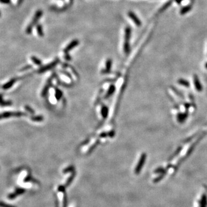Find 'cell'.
<instances>
[{"instance_id": "1", "label": "cell", "mask_w": 207, "mask_h": 207, "mask_svg": "<svg viewBox=\"0 0 207 207\" xmlns=\"http://www.w3.org/2000/svg\"><path fill=\"white\" fill-rule=\"evenodd\" d=\"M42 14H43V11L42 10H38L36 11L34 15V18H33V20H32V21L31 22L29 25L28 26L27 28H26V30H25L26 34L28 35H29L31 34L33 28H34V26L36 25V24L38 23V22L39 21V20L40 18L42 16Z\"/></svg>"}, {"instance_id": "2", "label": "cell", "mask_w": 207, "mask_h": 207, "mask_svg": "<svg viewBox=\"0 0 207 207\" xmlns=\"http://www.w3.org/2000/svg\"><path fill=\"white\" fill-rule=\"evenodd\" d=\"M146 158H147L146 153H142V155H140L139 160L138 163L137 164H136L135 169V173L136 174H139L141 172L142 168L143 167V166L145 164L146 160Z\"/></svg>"}, {"instance_id": "3", "label": "cell", "mask_w": 207, "mask_h": 207, "mask_svg": "<svg viewBox=\"0 0 207 207\" xmlns=\"http://www.w3.org/2000/svg\"><path fill=\"white\" fill-rule=\"evenodd\" d=\"M193 82L194 85H195V88L198 92H201L203 89V86L201 85L200 79L199 78L198 76L196 74H195L193 75Z\"/></svg>"}, {"instance_id": "4", "label": "cell", "mask_w": 207, "mask_h": 207, "mask_svg": "<svg viewBox=\"0 0 207 207\" xmlns=\"http://www.w3.org/2000/svg\"><path fill=\"white\" fill-rule=\"evenodd\" d=\"M79 40H73V41H71V43H70L67 46V47H66L65 49H64V52L67 53L68 52H69L71 50H72L74 48H75L76 46L78 45V44H79Z\"/></svg>"}, {"instance_id": "5", "label": "cell", "mask_w": 207, "mask_h": 207, "mask_svg": "<svg viewBox=\"0 0 207 207\" xmlns=\"http://www.w3.org/2000/svg\"><path fill=\"white\" fill-rule=\"evenodd\" d=\"M128 15L129 17L131 18V20L134 22L135 24L136 25L139 26V27L142 24L141 21H140V20L139 19V18L136 16V14H135L134 12L130 11V12H129L128 13Z\"/></svg>"}, {"instance_id": "6", "label": "cell", "mask_w": 207, "mask_h": 207, "mask_svg": "<svg viewBox=\"0 0 207 207\" xmlns=\"http://www.w3.org/2000/svg\"><path fill=\"white\" fill-rule=\"evenodd\" d=\"M188 117V113L187 112L180 113H178L177 116V121L180 123H183L185 121Z\"/></svg>"}, {"instance_id": "7", "label": "cell", "mask_w": 207, "mask_h": 207, "mask_svg": "<svg viewBox=\"0 0 207 207\" xmlns=\"http://www.w3.org/2000/svg\"><path fill=\"white\" fill-rule=\"evenodd\" d=\"M199 207H207V195L206 192L203 194L201 200L199 201Z\"/></svg>"}, {"instance_id": "8", "label": "cell", "mask_w": 207, "mask_h": 207, "mask_svg": "<svg viewBox=\"0 0 207 207\" xmlns=\"http://www.w3.org/2000/svg\"><path fill=\"white\" fill-rule=\"evenodd\" d=\"M131 35V28L130 27H127L125 29V42L129 43V40Z\"/></svg>"}, {"instance_id": "9", "label": "cell", "mask_w": 207, "mask_h": 207, "mask_svg": "<svg viewBox=\"0 0 207 207\" xmlns=\"http://www.w3.org/2000/svg\"><path fill=\"white\" fill-rule=\"evenodd\" d=\"M21 115H22V113L20 112H16V113L5 112L4 113L2 114L1 118L8 117H11V116H21Z\"/></svg>"}, {"instance_id": "10", "label": "cell", "mask_w": 207, "mask_h": 207, "mask_svg": "<svg viewBox=\"0 0 207 207\" xmlns=\"http://www.w3.org/2000/svg\"><path fill=\"white\" fill-rule=\"evenodd\" d=\"M24 192H25V190L23 189H17L14 193L9 195L8 197H9V199H14V197H15L16 196H17V195H21V194L23 193Z\"/></svg>"}, {"instance_id": "11", "label": "cell", "mask_w": 207, "mask_h": 207, "mask_svg": "<svg viewBox=\"0 0 207 207\" xmlns=\"http://www.w3.org/2000/svg\"><path fill=\"white\" fill-rule=\"evenodd\" d=\"M177 82H178V84L181 85L183 86L186 87V88H189L190 86V83L188 81L186 80V79H183V78H180L178 79L177 81Z\"/></svg>"}, {"instance_id": "12", "label": "cell", "mask_w": 207, "mask_h": 207, "mask_svg": "<svg viewBox=\"0 0 207 207\" xmlns=\"http://www.w3.org/2000/svg\"><path fill=\"white\" fill-rule=\"evenodd\" d=\"M36 31L38 35L40 37H43L44 36L43 27H42V25L38 24L36 25Z\"/></svg>"}, {"instance_id": "13", "label": "cell", "mask_w": 207, "mask_h": 207, "mask_svg": "<svg viewBox=\"0 0 207 207\" xmlns=\"http://www.w3.org/2000/svg\"><path fill=\"white\" fill-rule=\"evenodd\" d=\"M191 9H192L191 5H188V6H185L183 8H182V9L181 10L180 13L182 14V15H184V14H186V13L189 12V11L191 10Z\"/></svg>"}, {"instance_id": "14", "label": "cell", "mask_w": 207, "mask_h": 207, "mask_svg": "<svg viewBox=\"0 0 207 207\" xmlns=\"http://www.w3.org/2000/svg\"><path fill=\"white\" fill-rule=\"evenodd\" d=\"M182 147H178V149H177L176 150V151H175V152L174 153V154H173L172 155H171V156L169 158V160H172L173 158H174L175 157L177 156V155H178L179 154H180V152L181 151V150H182Z\"/></svg>"}, {"instance_id": "15", "label": "cell", "mask_w": 207, "mask_h": 207, "mask_svg": "<svg viewBox=\"0 0 207 207\" xmlns=\"http://www.w3.org/2000/svg\"><path fill=\"white\" fill-rule=\"evenodd\" d=\"M166 173H167V171H166V172L160 174L159 175L158 177H157L156 178H154V180H153V182H154V183H158V182H159V181H161L162 180V179L163 178V177H164V175H166Z\"/></svg>"}, {"instance_id": "16", "label": "cell", "mask_w": 207, "mask_h": 207, "mask_svg": "<svg viewBox=\"0 0 207 207\" xmlns=\"http://www.w3.org/2000/svg\"><path fill=\"white\" fill-rule=\"evenodd\" d=\"M58 60L54 61V62L50 64L49 65H48V66H45V67H44L43 68V69L40 70V71H41V72H42V71H46V70H48V69H49L50 68H51V67H53V66H54L55 65H56V64L57 63H58Z\"/></svg>"}, {"instance_id": "17", "label": "cell", "mask_w": 207, "mask_h": 207, "mask_svg": "<svg viewBox=\"0 0 207 207\" xmlns=\"http://www.w3.org/2000/svg\"><path fill=\"white\" fill-rule=\"evenodd\" d=\"M112 60L111 59H109L107 60L106 62V69H105V71L106 72H109L110 71V69H111V66H112Z\"/></svg>"}, {"instance_id": "18", "label": "cell", "mask_w": 207, "mask_h": 207, "mask_svg": "<svg viewBox=\"0 0 207 207\" xmlns=\"http://www.w3.org/2000/svg\"><path fill=\"white\" fill-rule=\"evenodd\" d=\"M114 90H115V87H114L113 85H112L111 86H110V88L108 90V93H107L106 97H108L109 96L112 95V94L113 93V92H114Z\"/></svg>"}, {"instance_id": "19", "label": "cell", "mask_w": 207, "mask_h": 207, "mask_svg": "<svg viewBox=\"0 0 207 207\" xmlns=\"http://www.w3.org/2000/svg\"><path fill=\"white\" fill-rule=\"evenodd\" d=\"M171 2H172L171 1H169V2H167L166 3V4H164L163 6L161 8H160V9L159 10V12H163V11L165 10V9H167L168 7H169L170 5L171 4Z\"/></svg>"}, {"instance_id": "20", "label": "cell", "mask_w": 207, "mask_h": 207, "mask_svg": "<svg viewBox=\"0 0 207 207\" xmlns=\"http://www.w3.org/2000/svg\"><path fill=\"white\" fill-rule=\"evenodd\" d=\"M31 59L34 62V63H35L37 65H40L42 63L41 61H40L39 59L38 58H36V57L35 56H32L31 57Z\"/></svg>"}, {"instance_id": "21", "label": "cell", "mask_w": 207, "mask_h": 207, "mask_svg": "<svg viewBox=\"0 0 207 207\" xmlns=\"http://www.w3.org/2000/svg\"><path fill=\"white\" fill-rule=\"evenodd\" d=\"M108 108H107L106 107H104L102 109V114H103V116L104 117H107V115H108Z\"/></svg>"}, {"instance_id": "22", "label": "cell", "mask_w": 207, "mask_h": 207, "mask_svg": "<svg viewBox=\"0 0 207 207\" xmlns=\"http://www.w3.org/2000/svg\"><path fill=\"white\" fill-rule=\"evenodd\" d=\"M14 82V79H12V80H11L10 81V82H8V84H6V85H5L3 86V89H8V88H9L13 84Z\"/></svg>"}, {"instance_id": "23", "label": "cell", "mask_w": 207, "mask_h": 207, "mask_svg": "<svg viewBox=\"0 0 207 207\" xmlns=\"http://www.w3.org/2000/svg\"><path fill=\"white\" fill-rule=\"evenodd\" d=\"M172 89L173 90V91H174V92H175V93H176L177 95L180 96V97L182 98V99H184V97H183V95H182V94H181V93H180V92H179L178 91V90H177L176 89H175L174 88H173V87H172Z\"/></svg>"}, {"instance_id": "24", "label": "cell", "mask_w": 207, "mask_h": 207, "mask_svg": "<svg viewBox=\"0 0 207 207\" xmlns=\"http://www.w3.org/2000/svg\"><path fill=\"white\" fill-rule=\"evenodd\" d=\"M1 207H14V206H10V205H8V204H5V203H3V202H1Z\"/></svg>"}, {"instance_id": "25", "label": "cell", "mask_w": 207, "mask_h": 207, "mask_svg": "<svg viewBox=\"0 0 207 207\" xmlns=\"http://www.w3.org/2000/svg\"><path fill=\"white\" fill-rule=\"evenodd\" d=\"M61 96H62V93H61V92L60 91H59V90H58V91L56 92V99H60Z\"/></svg>"}, {"instance_id": "26", "label": "cell", "mask_w": 207, "mask_h": 207, "mask_svg": "<svg viewBox=\"0 0 207 207\" xmlns=\"http://www.w3.org/2000/svg\"><path fill=\"white\" fill-rule=\"evenodd\" d=\"M2 3H5V4H9L10 3V0H0Z\"/></svg>"}, {"instance_id": "27", "label": "cell", "mask_w": 207, "mask_h": 207, "mask_svg": "<svg viewBox=\"0 0 207 207\" xmlns=\"http://www.w3.org/2000/svg\"><path fill=\"white\" fill-rule=\"evenodd\" d=\"M185 106L186 109H188V108H189V107L190 106V105L189 104V103H186L185 104Z\"/></svg>"}, {"instance_id": "28", "label": "cell", "mask_w": 207, "mask_h": 207, "mask_svg": "<svg viewBox=\"0 0 207 207\" xmlns=\"http://www.w3.org/2000/svg\"><path fill=\"white\" fill-rule=\"evenodd\" d=\"M175 1L177 3H180L181 2H182V1H184V0H175Z\"/></svg>"}, {"instance_id": "29", "label": "cell", "mask_w": 207, "mask_h": 207, "mask_svg": "<svg viewBox=\"0 0 207 207\" xmlns=\"http://www.w3.org/2000/svg\"><path fill=\"white\" fill-rule=\"evenodd\" d=\"M205 67H206V69H207V62L206 63V64H205Z\"/></svg>"}]
</instances>
